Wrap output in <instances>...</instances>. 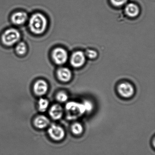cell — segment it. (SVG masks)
Returning <instances> with one entry per match:
<instances>
[{
    "label": "cell",
    "mask_w": 155,
    "mask_h": 155,
    "mask_svg": "<svg viewBox=\"0 0 155 155\" xmlns=\"http://www.w3.org/2000/svg\"><path fill=\"white\" fill-rule=\"evenodd\" d=\"M16 51L18 54L23 55L26 53L27 51V47L24 42H20L16 47Z\"/></svg>",
    "instance_id": "16"
},
{
    "label": "cell",
    "mask_w": 155,
    "mask_h": 155,
    "mask_svg": "<svg viewBox=\"0 0 155 155\" xmlns=\"http://www.w3.org/2000/svg\"><path fill=\"white\" fill-rule=\"evenodd\" d=\"M58 76L61 81L68 82L71 78V71L67 68H61L58 70Z\"/></svg>",
    "instance_id": "12"
},
{
    "label": "cell",
    "mask_w": 155,
    "mask_h": 155,
    "mask_svg": "<svg viewBox=\"0 0 155 155\" xmlns=\"http://www.w3.org/2000/svg\"><path fill=\"white\" fill-rule=\"evenodd\" d=\"M48 133L50 137L56 141H60L63 139L65 136L64 129L56 124H52L48 130Z\"/></svg>",
    "instance_id": "4"
},
{
    "label": "cell",
    "mask_w": 155,
    "mask_h": 155,
    "mask_svg": "<svg viewBox=\"0 0 155 155\" xmlns=\"http://www.w3.org/2000/svg\"><path fill=\"white\" fill-rule=\"evenodd\" d=\"M128 0H110L111 3L116 7H120L124 5Z\"/></svg>",
    "instance_id": "19"
},
{
    "label": "cell",
    "mask_w": 155,
    "mask_h": 155,
    "mask_svg": "<svg viewBox=\"0 0 155 155\" xmlns=\"http://www.w3.org/2000/svg\"><path fill=\"white\" fill-rule=\"evenodd\" d=\"M57 99L58 101L60 102H66L68 100V95L63 91H61L59 92L57 95Z\"/></svg>",
    "instance_id": "17"
},
{
    "label": "cell",
    "mask_w": 155,
    "mask_h": 155,
    "mask_svg": "<svg viewBox=\"0 0 155 155\" xmlns=\"http://www.w3.org/2000/svg\"><path fill=\"white\" fill-rule=\"evenodd\" d=\"M28 19L27 13L24 12H18L14 13L12 17V21L16 25H21L26 22Z\"/></svg>",
    "instance_id": "10"
},
{
    "label": "cell",
    "mask_w": 155,
    "mask_h": 155,
    "mask_svg": "<svg viewBox=\"0 0 155 155\" xmlns=\"http://www.w3.org/2000/svg\"><path fill=\"white\" fill-rule=\"evenodd\" d=\"M86 55L90 58H95L97 57V53L96 51L92 50H88L86 52Z\"/></svg>",
    "instance_id": "20"
},
{
    "label": "cell",
    "mask_w": 155,
    "mask_h": 155,
    "mask_svg": "<svg viewBox=\"0 0 155 155\" xmlns=\"http://www.w3.org/2000/svg\"><path fill=\"white\" fill-rule=\"evenodd\" d=\"M126 14L130 17H135L138 15L139 9L136 4L130 3L126 6L125 8Z\"/></svg>",
    "instance_id": "13"
},
{
    "label": "cell",
    "mask_w": 155,
    "mask_h": 155,
    "mask_svg": "<svg viewBox=\"0 0 155 155\" xmlns=\"http://www.w3.org/2000/svg\"><path fill=\"white\" fill-rule=\"evenodd\" d=\"M50 123L48 118L44 116H39L35 118L34 121V125L38 128L41 129L47 127Z\"/></svg>",
    "instance_id": "11"
},
{
    "label": "cell",
    "mask_w": 155,
    "mask_h": 155,
    "mask_svg": "<svg viewBox=\"0 0 155 155\" xmlns=\"http://www.w3.org/2000/svg\"><path fill=\"white\" fill-rule=\"evenodd\" d=\"M49 105V103L48 100L41 98L40 99L38 103L39 110L41 112H44L48 107Z\"/></svg>",
    "instance_id": "15"
},
{
    "label": "cell",
    "mask_w": 155,
    "mask_h": 155,
    "mask_svg": "<svg viewBox=\"0 0 155 155\" xmlns=\"http://www.w3.org/2000/svg\"><path fill=\"white\" fill-rule=\"evenodd\" d=\"M47 26V20L45 16L41 13L33 14L29 21V27L31 30L34 34H41L46 30Z\"/></svg>",
    "instance_id": "1"
},
{
    "label": "cell",
    "mask_w": 155,
    "mask_h": 155,
    "mask_svg": "<svg viewBox=\"0 0 155 155\" xmlns=\"http://www.w3.org/2000/svg\"><path fill=\"white\" fill-rule=\"evenodd\" d=\"M66 113L68 119L73 120L78 118L86 112L83 103L76 101H70L66 105Z\"/></svg>",
    "instance_id": "2"
},
{
    "label": "cell",
    "mask_w": 155,
    "mask_h": 155,
    "mask_svg": "<svg viewBox=\"0 0 155 155\" xmlns=\"http://www.w3.org/2000/svg\"><path fill=\"white\" fill-rule=\"evenodd\" d=\"M20 37L18 31L15 29H9L6 31L2 35V42L5 45L11 46L19 40Z\"/></svg>",
    "instance_id": "3"
},
{
    "label": "cell",
    "mask_w": 155,
    "mask_h": 155,
    "mask_svg": "<svg viewBox=\"0 0 155 155\" xmlns=\"http://www.w3.org/2000/svg\"><path fill=\"white\" fill-rule=\"evenodd\" d=\"M33 89L34 92L37 96H42L47 93L48 86L45 81L40 80L35 83Z\"/></svg>",
    "instance_id": "8"
},
{
    "label": "cell",
    "mask_w": 155,
    "mask_h": 155,
    "mask_svg": "<svg viewBox=\"0 0 155 155\" xmlns=\"http://www.w3.org/2000/svg\"><path fill=\"white\" fill-rule=\"evenodd\" d=\"M85 62V56L82 51H78L73 53L71 59V63L75 68L81 67Z\"/></svg>",
    "instance_id": "7"
},
{
    "label": "cell",
    "mask_w": 155,
    "mask_h": 155,
    "mask_svg": "<svg viewBox=\"0 0 155 155\" xmlns=\"http://www.w3.org/2000/svg\"><path fill=\"white\" fill-rule=\"evenodd\" d=\"M83 104L86 109V112H89L93 109V105L90 101L87 100L83 102Z\"/></svg>",
    "instance_id": "18"
},
{
    "label": "cell",
    "mask_w": 155,
    "mask_h": 155,
    "mask_svg": "<svg viewBox=\"0 0 155 155\" xmlns=\"http://www.w3.org/2000/svg\"><path fill=\"white\" fill-rule=\"evenodd\" d=\"M63 109L61 105L55 104L51 107L49 110L50 117L55 120L60 119L63 115Z\"/></svg>",
    "instance_id": "9"
},
{
    "label": "cell",
    "mask_w": 155,
    "mask_h": 155,
    "mask_svg": "<svg viewBox=\"0 0 155 155\" xmlns=\"http://www.w3.org/2000/svg\"><path fill=\"white\" fill-rule=\"evenodd\" d=\"M71 130L74 135H81L83 131V126L79 122H75L71 126Z\"/></svg>",
    "instance_id": "14"
},
{
    "label": "cell",
    "mask_w": 155,
    "mask_h": 155,
    "mask_svg": "<svg viewBox=\"0 0 155 155\" xmlns=\"http://www.w3.org/2000/svg\"><path fill=\"white\" fill-rule=\"evenodd\" d=\"M118 91L121 97L125 98L130 97L134 93V88L130 84L127 82L120 84L118 87Z\"/></svg>",
    "instance_id": "6"
},
{
    "label": "cell",
    "mask_w": 155,
    "mask_h": 155,
    "mask_svg": "<svg viewBox=\"0 0 155 155\" xmlns=\"http://www.w3.org/2000/svg\"><path fill=\"white\" fill-rule=\"evenodd\" d=\"M68 53L66 50L61 48L55 49L52 53V58L54 61L58 65H62L67 61Z\"/></svg>",
    "instance_id": "5"
}]
</instances>
